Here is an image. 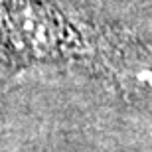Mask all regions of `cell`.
Returning <instances> with one entry per match:
<instances>
[{
  "label": "cell",
  "instance_id": "obj_1",
  "mask_svg": "<svg viewBox=\"0 0 152 152\" xmlns=\"http://www.w3.org/2000/svg\"><path fill=\"white\" fill-rule=\"evenodd\" d=\"M83 36L56 0H0V65L22 69L63 61Z\"/></svg>",
  "mask_w": 152,
  "mask_h": 152
}]
</instances>
